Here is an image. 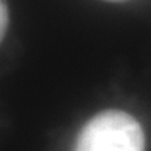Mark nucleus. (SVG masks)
I'll return each mask as SVG.
<instances>
[{"label": "nucleus", "instance_id": "nucleus-2", "mask_svg": "<svg viewBox=\"0 0 151 151\" xmlns=\"http://www.w3.org/2000/svg\"><path fill=\"white\" fill-rule=\"evenodd\" d=\"M6 28H8V8L3 0H0V42L5 37Z\"/></svg>", "mask_w": 151, "mask_h": 151}, {"label": "nucleus", "instance_id": "nucleus-1", "mask_svg": "<svg viewBox=\"0 0 151 151\" xmlns=\"http://www.w3.org/2000/svg\"><path fill=\"white\" fill-rule=\"evenodd\" d=\"M74 151H145V134L131 114L108 109L83 125Z\"/></svg>", "mask_w": 151, "mask_h": 151}, {"label": "nucleus", "instance_id": "nucleus-3", "mask_svg": "<svg viewBox=\"0 0 151 151\" xmlns=\"http://www.w3.org/2000/svg\"><path fill=\"white\" fill-rule=\"evenodd\" d=\"M116 2H117V0H116Z\"/></svg>", "mask_w": 151, "mask_h": 151}]
</instances>
